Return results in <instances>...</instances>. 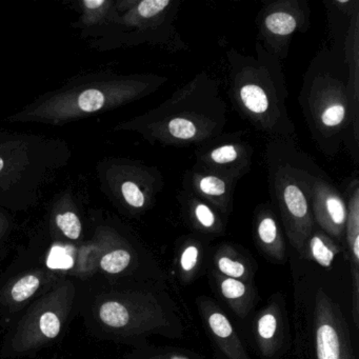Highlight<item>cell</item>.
Here are the masks:
<instances>
[{
    "instance_id": "obj_13",
    "label": "cell",
    "mask_w": 359,
    "mask_h": 359,
    "mask_svg": "<svg viewBox=\"0 0 359 359\" xmlns=\"http://www.w3.org/2000/svg\"><path fill=\"white\" fill-rule=\"evenodd\" d=\"M342 55L348 70V86L353 115L359 121V9L348 22L344 41Z\"/></svg>"
},
{
    "instance_id": "obj_6",
    "label": "cell",
    "mask_w": 359,
    "mask_h": 359,
    "mask_svg": "<svg viewBox=\"0 0 359 359\" xmlns=\"http://www.w3.org/2000/svg\"><path fill=\"white\" fill-rule=\"evenodd\" d=\"M314 330L317 359H355L344 315L323 289L315 296Z\"/></svg>"
},
{
    "instance_id": "obj_25",
    "label": "cell",
    "mask_w": 359,
    "mask_h": 359,
    "mask_svg": "<svg viewBox=\"0 0 359 359\" xmlns=\"http://www.w3.org/2000/svg\"><path fill=\"white\" fill-rule=\"evenodd\" d=\"M39 327L46 337L55 338L60 332V321L54 313L46 312L41 317Z\"/></svg>"
},
{
    "instance_id": "obj_28",
    "label": "cell",
    "mask_w": 359,
    "mask_h": 359,
    "mask_svg": "<svg viewBox=\"0 0 359 359\" xmlns=\"http://www.w3.org/2000/svg\"><path fill=\"white\" fill-rule=\"evenodd\" d=\"M3 168H4V161H3V159L0 158V171H1V170H3Z\"/></svg>"
},
{
    "instance_id": "obj_7",
    "label": "cell",
    "mask_w": 359,
    "mask_h": 359,
    "mask_svg": "<svg viewBox=\"0 0 359 359\" xmlns=\"http://www.w3.org/2000/svg\"><path fill=\"white\" fill-rule=\"evenodd\" d=\"M253 147L236 134L218 136L195 150L197 167L237 180L251 171Z\"/></svg>"
},
{
    "instance_id": "obj_20",
    "label": "cell",
    "mask_w": 359,
    "mask_h": 359,
    "mask_svg": "<svg viewBox=\"0 0 359 359\" xmlns=\"http://www.w3.org/2000/svg\"><path fill=\"white\" fill-rule=\"evenodd\" d=\"M201 259V245L196 239H189L182 245V251L178 257V264H180V274L184 280H190L197 269Z\"/></svg>"
},
{
    "instance_id": "obj_15",
    "label": "cell",
    "mask_w": 359,
    "mask_h": 359,
    "mask_svg": "<svg viewBox=\"0 0 359 359\" xmlns=\"http://www.w3.org/2000/svg\"><path fill=\"white\" fill-rule=\"evenodd\" d=\"M177 199L187 219L196 230L205 234H218L224 231V217L207 201L186 191H182Z\"/></svg>"
},
{
    "instance_id": "obj_27",
    "label": "cell",
    "mask_w": 359,
    "mask_h": 359,
    "mask_svg": "<svg viewBox=\"0 0 359 359\" xmlns=\"http://www.w3.org/2000/svg\"><path fill=\"white\" fill-rule=\"evenodd\" d=\"M155 359H189L188 357L182 356L178 354L161 355V357H156Z\"/></svg>"
},
{
    "instance_id": "obj_2",
    "label": "cell",
    "mask_w": 359,
    "mask_h": 359,
    "mask_svg": "<svg viewBox=\"0 0 359 359\" xmlns=\"http://www.w3.org/2000/svg\"><path fill=\"white\" fill-rule=\"evenodd\" d=\"M228 95L235 110L271 138H293L295 125L287 112L289 96L283 64L258 41L254 54L226 51Z\"/></svg>"
},
{
    "instance_id": "obj_22",
    "label": "cell",
    "mask_w": 359,
    "mask_h": 359,
    "mask_svg": "<svg viewBox=\"0 0 359 359\" xmlns=\"http://www.w3.org/2000/svg\"><path fill=\"white\" fill-rule=\"evenodd\" d=\"M39 277L35 275H28L22 277L14 285L12 289V297L15 302H24L30 298L39 287Z\"/></svg>"
},
{
    "instance_id": "obj_4",
    "label": "cell",
    "mask_w": 359,
    "mask_h": 359,
    "mask_svg": "<svg viewBox=\"0 0 359 359\" xmlns=\"http://www.w3.org/2000/svg\"><path fill=\"white\" fill-rule=\"evenodd\" d=\"M269 191L283 230L302 255L315 229L311 208L313 180L323 170L312 157L299 150L293 138H271L264 152Z\"/></svg>"
},
{
    "instance_id": "obj_26",
    "label": "cell",
    "mask_w": 359,
    "mask_h": 359,
    "mask_svg": "<svg viewBox=\"0 0 359 359\" xmlns=\"http://www.w3.org/2000/svg\"><path fill=\"white\" fill-rule=\"evenodd\" d=\"M83 4H85V6L88 9H97V8L102 7V5H104L106 1H104V0H85Z\"/></svg>"
},
{
    "instance_id": "obj_24",
    "label": "cell",
    "mask_w": 359,
    "mask_h": 359,
    "mask_svg": "<svg viewBox=\"0 0 359 359\" xmlns=\"http://www.w3.org/2000/svg\"><path fill=\"white\" fill-rule=\"evenodd\" d=\"M56 222H57L58 228L64 232L68 238L75 241L81 236V224L76 214L72 213V212L60 214L56 218Z\"/></svg>"
},
{
    "instance_id": "obj_3",
    "label": "cell",
    "mask_w": 359,
    "mask_h": 359,
    "mask_svg": "<svg viewBox=\"0 0 359 359\" xmlns=\"http://www.w3.org/2000/svg\"><path fill=\"white\" fill-rule=\"evenodd\" d=\"M226 114L219 81L203 70L138 119L136 128L163 147H198L224 133Z\"/></svg>"
},
{
    "instance_id": "obj_19",
    "label": "cell",
    "mask_w": 359,
    "mask_h": 359,
    "mask_svg": "<svg viewBox=\"0 0 359 359\" xmlns=\"http://www.w3.org/2000/svg\"><path fill=\"white\" fill-rule=\"evenodd\" d=\"M100 316L107 325L115 329L128 327L133 318L130 306L121 302H104L100 308Z\"/></svg>"
},
{
    "instance_id": "obj_18",
    "label": "cell",
    "mask_w": 359,
    "mask_h": 359,
    "mask_svg": "<svg viewBox=\"0 0 359 359\" xmlns=\"http://www.w3.org/2000/svg\"><path fill=\"white\" fill-rule=\"evenodd\" d=\"M214 262L218 272L222 276L238 279L245 283L250 280L251 273L248 268V264H245L243 256L239 255V253H237L234 248L231 245H224L220 247L216 253Z\"/></svg>"
},
{
    "instance_id": "obj_12",
    "label": "cell",
    "mask_w": 359,
    "mask_h": 359,
    "mask_svg": "<svg viewBox=\"0 0 359 359\" xmlns=\"http://www.w3.org/2000/svg\"><path fill=\"white\" fill-rule=\"evenodd\" d=\"M255 237L260 249L273 259H285V243L276 214L270 203H262L255 212Z\"/></svg>"
},
{
    "instance_id": "obj_11",
    "label": "cell",
    "mask_w": 359,
    "mask_h": 359,
    "mask_svg": "<svg viewBox=\"0 0 359 359\" xmlns=\"http://www.w3.org/2000/svg\"><path fill=\"white\" fill-rule=\"evenodd\" d=\"M201 311L212 337L226 358L250 359L232 323L219 306L210 300H203Z\"/></svg>"
},
{
    "instance_id": "obj_16",
    "label": "cell",
    "mask_w": 359,
    "mask_h": 359,
    "mask_svg": "<svg viewBox=\"0 0 359 359\" xmlns=\"http://www.w3.org/2000/svg\"><path fill=\"white\" fill-rule=\"evenodd\" d=\"M218 287L232 310L239 317L247 316L253 306L254 291L249 283L218 275Z\"/></svg>"
},
{
    "instance_id": "obj_17",
    "label": "cell",
    "mask_w": 359,
    "mask_h": 359,
    "mask_svg": "<svg viewBox=\"0 0 359 359\" xmlns=\"http://www.w3.org/2000/svg\"><path fill=\"white\" fill-rule=\"evenodd\" d=\"M340 253V247L333 238L315 226L312 234L304 245L302 257L316 262L323 268H331L336 256Z\"/></svg>"
},
{
    "instance_id": "obj_1",
    "label": "cell",
    "mask_w": 359,
    "mask_h": 359,
    "mask_svg": "<svg viewBox=\"0 0 359 359\" xmlns=\"http://www.w3.org/2000/svg\"><path fill=\"white\" fill-rule=\"evenodd\" d=\"M298 102L315 144L334 157L346 146L359 158V121L353 115L342 43L321 48L306 68Z\"/></svg>"
},
{
    "instance_id": "obj_21",
    "label": "cell",
    "mask_w": 359,
    "mask_h": 359,
    "mask_svg": "<svg viewBox=\"0 0 359 359\" xmlns=\"http://www.w3.org/2000/svg\"><path fill=\"white\" fill-rule=\"evenodd\" d=\"M132 256L128 250L116 249L109 252L102 257L100 266L102 270L110 274H118L123 272L131 264Z\"/></svg>"
},
{
    "instance_id": "obj_5",
    "label": "cell",
    "mask_w": 359,
    "mask_h": 359,
    "mask_svg": "<svg viewBox=\"0 0 359 359\" xmlns=\"http://www.w3.org/2000/svg\"><path fill=\"white\" fill-rule=\"evenodd\" d=\"M258 43L280 62L287 60L296 34L311 27L308 0H275L266 4L256 18Z\"/></svg>"
},
{
    "instance_id": "obj_23",
    "label": "cell",
    "mask_w": 359,
    "mask_h": 359,
    "mask_svg": "<svg viewBox=\"0 0 359 359\" xmlns=\"http://www.w3.org/2000/svg\"><path fill=\"white\" fill-rule=\"evenodd\" d=\"M106 97L100 90L89 89L79 95V107L87 113L96 112L104 107Z\"/></svg>"
},
{
    "instance_id": "obj_8",
    "label": "cell",
    "mask_w": 359,
    "mask_h": 359,
    "mask_svg": "<svg viewBox=\"0 0 359 359\" xmlns=\"http://www.w3.org/2000/svg\"><path fill=\"white\" fill-rule=\"evenodd\" d=\"M311 208L315 226L331 238L336 241L344 238L348 215L346 198L323 171L313 180Z\"/></svg>"
},
{
    "instance_id": "obj_9",
    "label": "cell",
    "mask_w": 359,
    "mask_h": 359,
    "mask_svg": "<svg viewBox=\"0 0 359 359\" xmlns=\"http://www.w3.org/2000/svg\"><path fill=\"white\" fill-rule=\"evenodd\" d=\"M237 180L194 165L182 178V191L207 201L220 215L228 216L232 209Z\"/></svg>"
},
{
    "instance_id": "obj_14",
    "label": "cell",
    "mask_w": 359,
    "mask_h": 359,
    "mask_svg": "<svg viewBox=\"0 0 359 359\" xmlns=\"http://www.w3.org/2000/svg\"><path fill=\"white\" fill-rule=\"evenodd\" d=\"M255 337L260 352L266 358L274 356L283 344V317L276 302H271L255 321Z\"/></svg>"
},
{
    "instance_id": "obj_10",
    "label": "cell",
    "mask_w": 359,
    "mask_h": 359,
    "mask_svg": "<svg viewBox=\"0 0 359 359\" xmlns=\"http://www.w3.org/2000/svg\"><path fill=\"white\" fill-rule=\"evenodd\" d=\"M346 201L344 239L348 245L352 264V313L356 327L359 325V180L354 178L348 182L344 192Z\"/></svg>"
}]
</instances>
